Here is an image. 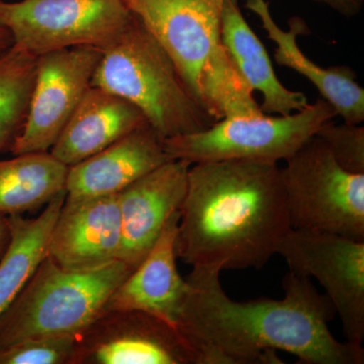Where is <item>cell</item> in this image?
<instances>
[{
    "mask_svg": "<svg viewBox=\"0 0 364 364\" xmlns=\"http://www.w3.org/2000/svg\"><path fill=\"white\" fill-rule=\"evenodd\" d=\"M279 254L289 270L317 279L339 316L346 341L364 340V241L291 229Z\"/></svg>",
    "mask_w": 364,
    "mask_h": 364,
    "instance_id": "cell-8",
    "label": "cell"
},
{
    "mask_svg": "<svg viewBox=\"0 0 364 364\" xmlns=\"http://www.w3.org/2000/svg\"><path fill=\"white\" fill-rule=\"evenodd\" d=\"M68 168L50 152L0 159V215H23L45 207L65 193Z\"/></svg>",
    "mask_w": 364,
    "mask_h": 364,
    "instance_id": "cell-20",
    "label": "cell"
},
{
    "mask_svg": "<svg viewBox=\"0 0 364 364\" xmlns=\"http://www.w3.org/2000/svg\"><path fill=\"white\" fill-rule=\"evenodd\" d=\"M277 163L224 160L191 164L176 236L191 267L261 269L291 231Z\"/></svg>",
    "mask_w": 364,
    "mask_h": 364,
    "instance_id": "cell-2",
    "label": "cell"
},
{
    "mask_svg": "<svg viewBox=\"0 0 364 364\" xmlns=\"http://www.w3.org/2000/svg\"><path fill=\"white\" fill-rule=\"evenodd\" d=\"M337 116L323 98L289 116L233 117L215 122L205 130L166 139L171 159L195 164L224 160L286 161L318 131Z\"/></svg>",
    "mask_w": 364,
    "mask_h": 364,
    "instance_id": "cell-6",
    "label": "cell"
},
{
    "mask_svg": "<svg viewBox=\"0 0 364 364\" xmlns=\"http://www.w3.org/2000/svg\"><path fill=\"white\" fill-rule=\"evenodd\" d=\"M123 1L167 52L189 92L202 105L198 81L208 57L221 44L224 0Z\"/></svg>",
    "mask_w": 364,
    "mask_h": 364,
    "instance_id": "cell-11",
    "label": "cell"
},
{
    "mask_svg": "<svg viewBox=\"0 0 364 364\" xmlns=\"http://www.w3.org/2000/svg\"><path fill=\"white\" fill-rule=\"evenodd\" d=\"M77 340L76 364H205L178 327L140 311H105Z\"/></svg>",
    "mask_w": 364,
    "mask_h": 364,
    "instance_id": "cell-10",
    "label": "cell"
},
{
    "mask_svg": "<svg viewBox=\"0 0 364 364\" xmlns=\"http://www.w3.org/2000/svg\"><path fill=\"white\" fill-rule=\"evenodd\" d=\"M37 59L13 46L0 54V151L11 146L25 122Z\"/></svg>",
    "mask_w": 364,
    "mask_h": 364,
    "instance_id": "cell-22",
    "label": "cell"
},
{
    "mask_svg": "<svg viewBox=\"0 0 364 364\" xmlns=\"http://www.w3.org/2000/svg\"><path fill=\"white\" fill-rule=\"evenodd\" d=\"M317 4H324L332 11L341 14L345 18H354L361 13L364 0H313Z\"/></svg>",
    "mask_w": 364,
    "mask_h": 364,
    "instance_id": "cell-25",
    "label": "cell"
},
{
    "mask_svg": "<svg viewBox=\"0 0 364 364\" xmlns=\"http://www.w3.org/2000/svg\"><path fill=\"white\" fill-rule=\"evenodd\" d=\"M121 247L117 195L66 196L50 237V259L69 272H91L119 260Z\"/></svg>",
    "mask_w": 364,
    "mask_h": 364,
    "instance_id": "cell-12",
    "label": "cell"
},
{
    "mask_svg": "<svg viewBox=\"0 0 364 364\" xmlns=\"http://www.w3.org/2000/svg\"><path fill=\"white\" fill-rule=\"evenodd\" d=\"M132 18L123 0H0L11 46L35 57L75 47L102 51Z\"/></svg>",
    "mask_w": 364,
    "mask_h": 364,
    "instance_id": "cell-7",
    "label": "cell"
},
{
    "mask_svg": "<svg viewBox=\"0 0 364 364\" xmlns=\"http://www.w3.org/2000/svg\"><path fill=\"white\" fill-rule=\"evenodd\" d=\"M91 86L138 107L163 141L205 130L215 123L186 87L161 45L133 16L102 51Z\"/></svg>",
    "mask_w": 364,
    "mask_h": 364,
    "instance_id": "cell-3",
    "label": "cell"
},
{
    "mask_svg": "<svg viewBox=\"0 0 364 364\" xmlns=\"http://www.w3.org/2000/svg\"><path fill=\"white\" fill-rule=\"evenodd\" d=\"M76 336L25 340L0 349V364H76Z\"/></svg>",
    "mask_w": 364,
    "mask_h": 364,
    "instance_id": "cell-23",
    "label": "cell"
},
{
    "mask_svg": "<svg viewBox=\"0 0 364 364\" xmlns=\"http://www.w3.org/2000/svg\"><path fill=\"white\" fill-rule=\"evenodd\" d=\"M9 238H11V231H9V217L0 215V257L9 245Z\"/></svg>",
    "mask_w": 364,
    "mask_h": 364,
    "instance_id": "cell-26",
    "label": "cell"
},
{
    "mask_svg": "<svg viewBox=\"0 0 364 364\" xmlns=\"http://www.w3.org/2000/svg\"><path fill=\"white\" fill-rule=\"evenodd\" d=\"M178 328L202 351L205 364L282 363L277 351L299 363L363 364V346L330 331L336 312L309 277L287 273L284 299L237 301L223 289L217 267H191Z\"/></svg>",
    "mask_w": 364,
    "mask_h": 364,
    "instance_id": "cell-1",
    "label": "cell"
},
{
    "mask_svg": "<svg viewBox=\"0 0 364 364\" xmlns=\"http://www.w3.org/2000/svg\"><path fill=\"white\" fill-rule=\"evenodd\" d=\"M286 163L280 170L291 229L364 241V174L342 168L317 135Z\"/></svg>",
    "mask_w": 364,
    "mask_h": 364,
    "instance_id": "cell-5",
    "label": "cell"
},
{
    "mask_svg": "<svg viewBox=\"0 0 364 364\" xmlns=\"http://www.w3.org/2000/svg\"><path fill=\"white\" fill-rule=\"evenodd\" d=\"M342 168L364 174V127L361 124H325L316 134Z\"/></svg>",
    "mask_w": 364,
    "mask_h": 364,
    "instance_id": "cell-24",
    "label": "cell"
},
{
    "mask_svg": "<svg viewBox=\"0 0 364 364\" xmlns=\"http://www.w3.org/2000/svg\"><path fill=\"white\" fill-rule=\"evenodd\" d=\"M66 198L60 193L38 217L9 215V245L0 257V315L16 299L48 252L53 227Z\"/></svg>",
    "mask_w": 364,
    "mask_h": 364,
    "instance_id": "cell-19",
    "label": "cell"
},
{
    "mask_svg": "<svg viewBox=\"0 0 364 364\" xmlns=\"http://www.w3.org/2000/svg\"><path fill=\"white\" fill-rule=\"evenodd\" d=\"M179 218L181 212L170 218L149 253L112 293L105 311H140L178 327L188 291L176 263Z\"/></svg>",
    "mask_w": 364,
    "mask_h": 364,
    "instance_id": "cell-14",
    "label": "cell"
},
{
    "mask_svg": "<svg viewBox=\"0 0 364 364\" xmlns=\"http://www.w3.org/2000/svg\"><path fill=\"white\" fill-rule=\"evenodd\" d=\"M11 45H13V39H11V35L6 28L0 26V54L9 49Z\"/></svg>",
    "mask_w": 364,
    "mask_h": 364,
    "instance_id": "cell-27",
    "label": "cell"
},
{
    "mask_svg": "<svg viewBox=\"0 0 364 364\" xmlns=\"http://www.w3.org/2000/svg\"><path fill=\"white\" fill-rule=\"evenodd\" d=\"M132 272L121 260L91 272H69L46 256L0 315V349L28 339L80 334L105 312Z\"/></svg>",
    "mask_w": 364,
    "mask_h": 364,
    "instance_id": "cell-4",
    "label": "cell"
},
{
    "mask_svg": "<svg viewBox=\"0 0 364 364\" xmlns=\"http://www.w3.org/2000/svg\"><path fill=\"white\" fill-rule=\"evenodd\" d=\"M172 160L164 141L149 126L112 143L87 159L68 168L69 198L119 195L132 183Z\"/></svg>",
    "mask_w": 364,
    "mask_h": 364,
    "instance_id": "cell-15",
    "label": "cell"
},
{
    "mask_svg": "<svg viewBox=\"0 0 364 364\" xmlns=\"http://www.w3.org/2000/svg\"><path fill=\"white\" fill-rule=\"evenodd\" d=\"M252 88L222 43L210 53L198 81L200 102L215 122L264 114Z\"/></svg>",
    "mask_w": 364,
    "mask_h": 364,
    "instance_id": "cell-21",
    "label": "cell"
},
{
    "mask_svg": "<svg viewBox=\"0 0 364 364\" xmlns=\"http://www.w3.org/2000/svg\"><path fill=\"white\" fill-rule=\"evenodd\" d=\"M220 38L249 86L262 97L264 114L289 116L309 105L303 92L280 82L267 48L244 18L238 0H224Z\"/></svg>",
    "mask_w": 364,
    "mask_h": 364,
    "instance_id": "cell-18",
    "label": "cell"
},
{
    "mask_svg": "<svg viewBox=\"0 0 364 364\" xmlns=\"http://www.w3.org/2000/svg\"><path fill=\"white\" fill-rule=\"evenodd\" d=\"M191 163L172 159L117 195L121 212L119 260L135 269L154 246L170 218L181 212Z\"/></svg>",
    "mask_w": 364,
    "mask_h": 364,
    "instance_id": "cell-13",
    "label": "cell"
},
{
    "mask_svg": "<svg viewBox=\"0 0 364 364\" xmlns=\"http://www.w3.org/2000/svg\"><path fill=\"white\" fill-rule=\"evenodd\" d=\"M102 51L75 47L38 57L25 122L14 155L50 152L91 86Z\"/></svg>",
    "mask_w": 364,
    "mask_h": 364,
    "instance_id": "cell-9",
    "label": "cell"
},
{
    "mask_svg": "<svg viewBox=\"0 0 364 364\" xmlns=\"http://www.w3.org/2000/svg\"><path fill=\"white\" fill-rule=\"evenodd\" d=\"M146 124L142 112L128 100L90 86L50 153L70 167Z\"/></svg>",
    "mask_w": 364,
    "mask_h": 364,
    "instance_id": "cell-17",
    "label": "cell"
},
{
    "mask_svg": "<svg viewBox=\"0 0 364 364\" xmlns=\"http://www.w3.org/2000/svg\"><path fill=\"white\" fill-rule=\"evenodd\" d=\"M244 6L259 18L268 39L277 45L274 60L279 66L308 79L344 123H363L364 90L356 81L355 71L348 66L322 67L309 59L298 45L299 36L310 33L303 18L294 16L289 21V30L284 31L273 20L267 0H245Z\"/></svg>",
    "mask_w": 364,
    "mask_h": 364,
    "instance_id": "cell-16",
    "label": "cell"
}]
</instances>
